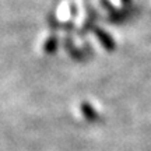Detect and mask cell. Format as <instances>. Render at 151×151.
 I'll use <instances>...</instances> for the list:
<instances>
[{"mask_svg":"<svg viewBox=\"0 0 151 151\" xmlns=\"http://www.w3.org/2000/svg\"><path fill=\"white\" fill-rule=\"evenodd\" d=\"M60 49L73 60H84L91 55V42L74 31H62Z\"/></svg>","mask_w":151,"mask_h":151,"instance_id":"1","label":"cell"},{"mask_svg":"<svg viewBox=\"0 0 151 151\" xmlns=\"http://www.w3.org/2000/svg\"><path fill=\"white\" fill-rule=\"evenodd\" d=\"M77 3V14L73 31L80 35H87L97 24L98 16L90 0H76Z\"/></svg>","mask_w":151,"mask_h":151,"instance_id":"2","label":"cell"},{"mask_svg":"<svg viewBox=\"0 0 151 151\" xmlns=\"http://www.w3.org/2000/svg\"><path fill=\"white\" fill-rule=\"evenodd\" d=\"M77 14L76 0H62L55 10V22L62 31H73Z\"/></svg>","mask_w":151,"mask_h":151,"instance_id":"3","label":"cell"},{"mask_svg":"<svg viewBox=\"0 0 151 151\" xmlns=\"http://www.w3.org/2000/svg\"><path fill=\"white\" fill-rule=\"evenodd\" d=\"M60 49V34L55 29H45L37 38V50L42 56H52Z\"/></svg>","mask_w":151,"mask_h":151,"instance_id":"4","label":"cell"},{"mask_svg":"<svg viewBox=\"0 0 151 151\" xmlns=\"http://www.w3.org/2000/svg\"><path fill=\"white\" fill-rule=\"evenodd\" d=\"M87 35L90 38L91 45L92 43L97 45L98 48L102 49L104 52H113L116 49V41H115L113 35L101 25H98V24H95Z\"/></svg>","mask_w":151,"mask_h":151,"instance_id":"5","label":"cell"},{"mask_svg":"<svg viewBox=\"0 0 151 151\" xmlns=\"http://www.w3.org/2000/svg\"><path fill=\"white\" fill-rule=\"evenodd\" d=\"M90 1H91L94 10L97 13L98 18L106 20L109 22H118V21H122L126 17L123 13L116 10L109 0H90Z\"/></svg>","mask_w":151,"mask_h":151,"instance_id":"6","label":"cell"},{"mask_svg":"<svg viewBox=\"0 0 151 151\" xmlns=\"http://www.w3.org/2000/svg\"><path fill=\"white\" fill-rule=\"evenodd\" d=\"M78 111H80V113L88 122H97V120H99V118H101L99 112H98L97 109L94 108L88 101H81V102L78 104Z\"/></svg>","mask_w":151,"mask_h":151,"instance_id":"7","label":"cell"},{"mask_svg":"<svg viewBox=\"0 0 151 151\" xmlns=\"http://www.w3.org/2000/svg\"><path fill=\"white\" fill-rule=\"evenodd\" d=\"M113 4V7L119 10L120 13H123L124 16H127V11L133 4V0H109Z\"/></svg>","mask_w":151,"mask_h":151,"instance_id":"8","label":"cell"},{"mask_svg":"<svg viewBox=\"0 0 151 151\" xmlns=\"http://www.w3.org/2000/svg\"><path fill=\"white\" fill-rule=\"evenodd\" d=\"M150 9H151V3H150Z\"/></svg>","mask_w":151,"mask_h":151,"instance_id":"9","label":"cell"}]
</instances>
